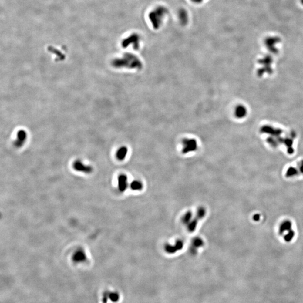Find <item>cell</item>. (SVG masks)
<instances>
[{"mask_svg":"<svg viewBox=\"0 0 303 303\" xmlns=\"http://www.w3.org/2000/svg\"><path fill=\"white\" fill-rule=\"evenodd\" d=\"M203 244H204V242L202 239H200V237L195 238L193 240L192 246H191L190 249L191 252L193 253V254H194L196 253L197 248L202 247L203 245Z\"/></svg>","mask_w":303,"mask_h":303,"instance_id":"cell-9","label":"cell"},{"mask_svg":"<svg viewBox=\"0 0 303 303\" xmlns=\"http://www.w3.org/2000/svg\"><path fill=\"white\" fill-rule=\"evenodd\" d=\"M253 219H254V221H259L260 220V216H259V214H255L254 216H253Z\"/></svg>","mask_w":303,"mask_h":303,"instance_id":"cell-19","label":"cell"},{"mask_svg":"<svg viewBox=\"0 0 303 303\" xmlns=\"http://www.w3.org/2000/svg\"><path fill=\"white\" fill-rule=\"evenodd\" d=\"M199 220L197 218L192 220L191 221L187 224V230L189 232H193L197 228V224L198 223Z\"/></svg>","mask_w":303,"mask_h":303,"instance_id":"cell-11","label":"cell"},{"mask_svg":"<svg viewBox=\"0 0 303 303\" xmlns=\"http://www.w3.org/2000/svg\"><path fill=\"white\" fill-rule=\"evenodd\" d=\"M127 153H128V149L127 147L125 146H123L120 147L116 152V158L119 161H123L126 157Z\"/></svg>","mask_w":303,"mask_h":303,"instance_id":"cell-8","label":"cell"},{"mask_svg":"<svg viewBox=\"0 0 303 303\" xmlns=\"http://www.w3.org/2000/svg\"><path fill=\"white\" fill-rule=\"evenodd\" d=\"M175 244L176 247H177L178 251H181L183 248V241L182 240H177L176 242H175Z\"/></svg>","mask_w":303,"mask_h":303,"instance_id":"cell-18","label":"cell"},{"mask_svg":"<svg viewBox=\"0 0 303 303\" xmlns=\"http://www.w3.org/2000/svg\"><path fill=\"white\" fill-rule=\"evenodd\" d=\"M300 171L302 172L303 173V165H301V167H300Z\"/></svg>","mask_w":303,"mask_h":303,"instance_id":"cell-20","label":"cell"},{"mask_svg":"<svg viewBox=\"0 0 303 303\" xmlns=\"http://www.w3.org/2000/svg\"><path fill=\"white\" fill-rule=\"evenodd\" d=\"M119 298H120V296L117 292L106 291L103 294L102 301H103V303H107L108 300L109 299L112 302L116 303V302L118 301Z\"/></svg>","mask_w":303,"mask_h":303,"instance_id":"cell-5","label":"cell"},{"mask_svg":"<svg viewBox=\"0 0 303 303\" xmlns=\"http://www.w3.org/2000/svg\"><path fill=\"white\" fill-rule=\"evenodd\" d=\"M206 210L203 207H200L199 208L197 211V217L199 220L203 218L205 215H206Z\"/></svg>","mask_w":303,"mask_h":303,"instance_id":"cell-15","label":"cell"},{"mask_svg":"<svg viewBox=\"0 0 303 303\" xmlns=\"http://www.w3.org/2000/svg\"><path fill=\"white\" fill-rule=\"evenodd\" d=\"M127 177L124 174H121L118 177V187L121 192L126 190L127 187Z\"/></svg>","mask_w":303,"mask_h":303,"instance_id":"cell-6","label":"cell"},{"mask_svg":"<svg viewBox=\"0 0 303 303\" xmlns=\"http://www.w3.org/2000/svg\"><path fill=\"white\" fill-rule=\"evenodd\" d=\"M27 138V134L26 131L24 130H20L17 133L16 139L14 142V145L16 147H21L22 146L24 143L26 141Z\"/></svg>","mask_w":303,"mask_h":303,"instance_id":"cell-4","label":"cell"},{"mask_svg":"<svg viewBox=\"0 0 303 303\" xmlns=\"http://www.w3.org/2000/svg\"><path fill=\"white\" fill-rule=\"evenodd\" d=\"M291 222L290 221H285L281 224L279 229V233L282 235L286 231H290L291 228Z\"/></svg>","mask_w":303,"mask_h":303,"instance_id":"cell-10","label":"cell"},{"mask_svg":"<svg viewBox=\"0 0 303 303\" xmlns=\"http://www.w3.org/2000/svg\"><path fill=\"white\" fill-rule=\"evenodd\" d=\"M192 217H193V214L192 213L189 211L185 213L182 217V222L183 224L187 225L191 220H192Z\"/></svg>","mask_w":303,"mask_h":303,"instance_id":"cell-14","label":"cell"},{"mask_svg":"<svg viewBox=\"0 0 303 303\" xmlns=\"http://www.w3.org/2000/svg\"><path fill=\"white\" fill-rule=\"evenodd\" d=\"M165 250L166 252L168 254H174L178 251L175 244L172 245L169 244H167L165 245Z\"/></svg>","mask_w":303,"mask_h":303,"instance_id":"cell-13","label":"cell"},{"mask_svg":"<svg viewBox=\"0 0 303 303\" xmlns=\"http://www.w3.org/2000/svg\"><path fill=\"white\" fill-rule=\"evenodd\" d=\"M73 168L77 171L84 172L86 173H91L93 171V168L91 166L84 165L82 162L78 160L75 161V162L74 163Z\"/></svg>","mask_w":303,"mask_h":303,"instance_id":"cell-3","label":"cell"},{"mask_svg":"<svg viewBox=\"0 0 303 303\" xmlns=\"http://www.w3.org/2000/svg\"><path fill=\"white\" fill-rule=\"evenodd\" d=\"M113 65L115 67L117 68L125 67L130 69H140L142 67V62L136 56L132 55H127L121 59L115 60Z\"/></svg>","mask_w":303,"mask_h":303,"instance_id":"cell-1","label":"cell"},{"mask_svg":"<svg viewBox=\"0 0 303 303\" xmlns=\"http://www.w3.org/2000/svg\"><path fill=\"white\" fill-rule=\"evenodd\" d=\"M294 235H295V232H294V231H292V230H290V231H289V232H288V234H286V235L284 236V240L286 241H287V242H289V241H290L293 239Z\"/></svg>","mask_w":303,"mask_h":303,"instance_id":"cell-17","label":"cell"},{"mask_svg":"<svg viewBox=\"0 0 303 303\" xmlns=\"http://www.w3.org/2000/svg\"><path fill=\"white\" fill-rule=\"evenodd\" d=\"M143 185L142 182L138 180H135L130 184V188L131 190L135 191H140L142 190Z\"/></svg>","mask_w":303,"mask_h":303,"instance_id":"cell-12","label":"cell"},{"mask_svg":"<svg viewBox=\"0 0 303 303\" xmlns=\"http://www.w3.org/2000/svg\"><path fill=\"white\" fill-rule=\"evenodd\" d=\"M86 256L85 252L82 250L77 251L72 257V260L76 263H82L86 261Z\"/></svg>","mask_w":303,"mask_h":303,"instance_id":"cell-7","label":"cell"},{"mask_svg":"<svg viewBox=\"0 0 303 303\" xmlns=\"http://www.w3.org/2000/svg\"><path fill=\"white\" fill-rule=\"evenodd\" d=\"M296 174H298V171L296 170L295 168L290 167V168H288V170L287 171L286 173V176L288 177H291V176L296 175Z\"/></svg>","mask_w":303,"mask_h":303,"instance_id":"cell-16","label":"cell"},{"mask_svg":"<svg viewBox=\"0 0 303 303\" xmlns=\"http://www.w3.org/2000/svg\"><path fill=\"white\" fill-rule=\"evenodd\" d=\"M182 153H189L197 150L198 143L195 139L185 138L182 142Z\"/></svg>","mask_w":303,"mask_h":303,"instance_id":"cell-2","label":"cell"}]
</instances>
